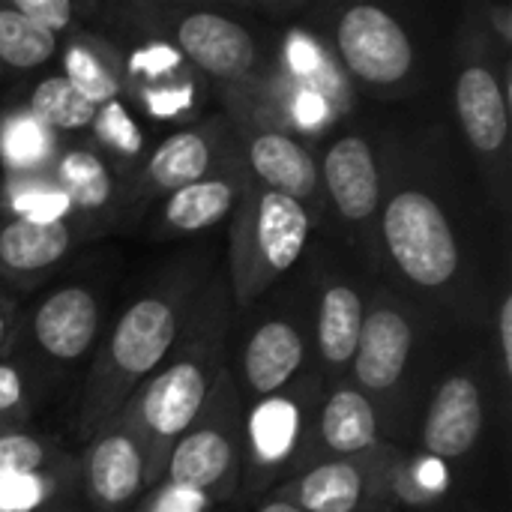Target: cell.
<instances>
[{
    "mask_svg": "<svg viewBox=\"0 0 512 512\" xmlns=\"http://www.w3.org/2000/svg\"><path fill=\"white\" fill-rule=\"evenodd\" d=\"M369 129L381 168V282L456 336H486L495 297L510 279V243L450 117L396 111Z\"/></svg>",
    "mask_w": 512,
    "mask_h": 512,
    "instance_id": "6da1fadb",
    "label": "cell"
},
{
    "mask_svg": "<svg viewBox=\"0 0 512 512\" xmlns=\"http://www.w3.org/2000/svg\"><path fill=\"white\" fill-rule=\"evenodd\" d=\"M213 267L207 249H186L165 261L105 327L87 375L69 402L66 426L78 441H87L117 417L132 393L168 360Z\"/></svg>",
    "mask_w": 512,
    "mask_h": 512,
    "instance_id": "7a4b0ae2",
    "label": "cell"
},
{
    "mask_svg": "<svg viewBox=\"0 0 512 512\" xmlns=\"http://www.w3.org/2000/svg\"><path fill=\"white\" fill-rule=\"evenodd\" d=\"M465 339L399 288L375 282L348 381L369 399L384 444L414 447L429 393Z\"/></svg>",
    "mask_w": 512,
    "mask_h": 512,
    "instance_id": "3957f363",
    "label": "cell"
},
{
    "mask_svg": "<svg viewBox=\"0 0 512 512\" xmlns=\"http://www.w3.org/2000/svg\"><path fill=\"white\" fill-rule=\"evenodd\" d=\"M234 315L237 309L231 300V285L225 267L219 264L204 282L168 360L132 393L120 411L144 444L150 489L162 480L171 447L189 429L216 378L231 363Z\"/></svg>",
    "mask_w": 512,
    "mask_h": 512,
    "instance_id": "277c9868",
    "label": "cell"
},
{
    "mask_svg": "<svg viewBox=\"0 0 512 512\" xmlns=\"http://www.w3.org/2000/svg\"><path fill=\"white\" fill-rule=\"evenodd\" d=\"M303 21L327 42L360 99L402 108L429 96L441 75L426 24L408 9L375 0L309 3Z\"/></svg>",
    "mask_w": 512,
    "mask_h": 512,
    "instance_id": "5b68a950",
    "label": "cell"
},
{
    "mask_svg": "<svg viewBox=\"0 0 512 512\" xmlns=\"http://www.w3.org/2000/svg\"><path fill=\"white\" fill-rule=\"evenodd\" d=\"M512 54L465 12L450 42V123L456 138L474 165L486 192L489 210L510 243L512 228V147H510V99L501 90L498 69Z\"/></svg>",
    "mask_w": 512,
    "mask_h": 512,
    "instance_id": "8992f818",
    "label": "cell"
},
{
    "mask_svg": "<svg viewBox=\"0 0 512 512\" xmlns=\"http://www.w3.org/2000/svg\"><path fill=\"white\" fill-rule=\"evenodd\" d=\"M507 405L510 393L501 384L486 336H471L456 348L429 393L414 447L465 477L483 459Z\"/></svg>",
    "mask_w": 512,
    "mask_h": 512,
    "instance_id": "52a82bcc",
    "label": "cell"
},
{
    "mask_svg": "<svg viewBox=\"0 0 512 512\" xmlns=\"http://www.w3.org/2000/svg\"><path fill=\"white\" fill-rule=\"evenodd\" d=\"M315 366L309 279L306 270L297 267L234 315L231 375L243 402H255L288 387Z\"/></svg>",
    "mask_w": 512,
    "mask_h": 512,
    "instance_id": "ba28073f",
    "label": "cell"
},
{
    "mask_svg": "<svg viewBox=\"0 0 512 512\" xmlns=\"http://www.w3.org/2000/svg\"><path fill=\"white\" fill-rule=\"evenodd\" d=\"M327 378L315 366L288 387L243 402L237 501L261 504L309 468Z\"/></svg>",
    "mask_w": 512,
    "mask_h": 512,
    "instance_id": "9c48e42d",
    "label": "cell"
},
{
    "mask_svg": "<svg viewBox=\"0 0 512 512\" xmlns=\"http://www.w3.org/2000/svg\"><path fill=\"white\" fill-rule=\"evenodd\" d=\"M312 234L315 225L297 201L246 174L243 192L228 219V249L222 264L234 309L243 312L291 276L300 267Z\"/></svg>",
    "mask_w": 512,
    "mask_h": 512,
    "instance_id": "30bf717a",
    "label": "cell"
},
{
    "mask_svg": "<svg viewBox=\"0 0 512 512\" xmlns=\"http://www.w3.org/2000/svg\"><path fill=\"white\" fill-rule=\"evenodd\" d=\"M114 12L126 18L117 24L171 42L216 90L249 84L264 63V30L252 27L237 6L135 0Z\"/></svg>",
    "mask_w": 512,
    "mask_h": 512,
    "instance_id": "8fae6325",
    "label": "cell"
},
{
    "mask_svg": "<svg viewBox=\"0 0 512 512\" xmlns=\"http://www.w3.org/2000/svg\"><path fill=\"white\" fill-rule=\"evenodd\" d=\"M318 177L324 198L321 237L348 249L375 279L378 270V213L381 168L369 123H345L318 144Z\"/></svg>",
    "mask_w": 512,
    "mask_h": 512,
    "instance_id": "7c38bea8",
    "label": "cell"
},
{
    "mask_svg": "<svg viewBox=\"0 0 512 512\" xmlns=\"http://www.w3.org/2000/svg\"><path fill=\"white\" fill-rule=\"evenodd\" d=\"M300 267L309 279L318 369L327 381L348 378L378 279L348 249L321 234H312Z\"/></svg>",
    "mask_w": 512,
    "mask_h": 512,
    "instance_id": "4fadbf2b",
    "label": "cell"
},
{
    "mask_svg": "<svg viewBox=\"0 0 512 512\" xmlns=\"http://www.w3.org/2000/svg\"><path fill=\"white\" fill-rule=\"evenodd\" d=\"M243 450V396L231 375V363L216 378L201 411L171 447L162 480L195 486L219 504L237 501Z\"/></svg>",
    "mask_w": 512,
    "mask_h": 512,
    "instance_id": "5bb4252c",
    "label": "cell"
},
{
    "mask_svg": "<svg viewBox=\"0 0 512 512\" xmlns=\"http://www.w3.org/2000/svg\"><path fill=\"white\" fill-rule=\"evenodd\" d=\"M216 96L240 144L246 171L261 186L297 201L309 213L315 234H321L324 198H321V177H318V153L300 138L279 129L270 117H264L240 87H219Z\"/></svg>",
    "mask_w": 512,
    "mask_h": 512,
    "instance_id": "9a60e30c",
    "label": "cell"
},
{
    "mask_svg": "<svg viewBox=\"0 0 512 512\" xmlns=\"http://www.w3.org/2000/svg\"><path fill=\"white\" fill-rule=\"evenodd\" d=\"M108 327V291L72 282L45 294L27 315L15 354L39 366L54 384L90 360Z\"/></svg>",
    "mask_w": 512,
    "mask_h": 512,
    "instance_id": "2e32d148",
    "label": "cell"
},
{
    "mask_svg": "<svg viewBox=\"0 0 512 512\" xmlns=\"http://www.w3.org/2000/svg\"><path fill=\"white\" fill-rule=\"evenodd\" d=\"M117 27L132 33V42L114 39L123 48V102L135 114L177 123V129L207 117L216 87L171 42L126 24Z\"/></svg>",
    "mask_w": 512,
    "mask_h": 512,
    "instance_id": "e0dca14e",
    "label": "cell"
},
{
    "mask_svg": "<svg viewBox=\"0 0 512 512\" xmlns=\"http://www.w3.org/2000/svg\"><path fill=\"white\" fill-rule=\"evenodd\" d=\"M234 153L237 138L225 114H207L165 135L123 189V231L138 228L162 198L210 177Z\"/></svg>",
    "mask_w": 512,
    "mask_h": 512,
    "instance_id": "ac0fdd59",
    "label": "cell"
},
{
    "mask_svg": "<svg viewBox=\"0 0 512 512\" xmlns=\"http://www.w3.org/2000/svg\"><path fill=\"white\" fill-rule=\"evenodd\" d=\"M75 459L78 495L90 512H129L150 489L144 444L123 414L90 435Z\"/></svg>",
    "mask_w": 512,
    "mask_h": 512,
    "instance_id": "d6986e66",
    "label": "cell"
},
{
    "mask_svg": "<svg viewBox=\"0 0 512 512\" xmlns=\"http://www.w3.org/2000/svg\"><path fill=\"white\" fill-rule=\"evenodd\" d=\"M111 231V225L78 213L60 222H24L0 216V282L30 291L45 282L75 246L99 240Z\"/></svg>",
    "mask_w": 512,
    "mask_h": 512,
    "instance_id": "ffe728a7",
    "label": "cell"
},
{
    "mask_svg": "<svg viewBox=\"0 0 512 512\" xmlns=\"http://www.w3.org/2000/svg\"><path fill=\"white\" fill-rule=\"evenodd\" d=\"M246 162L237 144V153L210 177L183 186L162 198L144 219L141 228L150 240L156 243H174V240H189L195 234H204L222 222L231 219L237 198L246 183Z\"/></svg>",
    "mask_w": 512,
    "mask_h": 512,
    "instance_id": "44dd1931",
    "label": "cell"
},
{
    "mask_svg": "<svg viewBox=\"0 0 512 512\" xmlns=\"http://www.w3.org/2000/svg\"><path fill=\"white\" fill-rule=\"evenodd\" d=\"M384 447L366 456L312 465L273 495L306 512H378V474Z\"/></svg>",
    "mask_w": 512,
    "mask_h": 512,
    "instance_id": "7402d4cb",
    "label": "cell"
},
{
    "mask_svg": "<svg viewBox=\"0 0 512 512\" xmlns=\"http://www.w3.org/2000/svg\"><path fill=\"white\" fill-rule=\"evenodd\" d=\"M462 477L417 447H384L378 474V512H438Z\"/></svg>",
    "mask_w": 512,
    "mask_h": 512,
    "instance_id": "603a6c76",
    "label": "cell"
},
{
    "mask_svg": "<svg viewBox=\"0 0 512 512\" xmlns=\"http://www.w3.org/2000/svg\"><path fill=\"white\" fill-rule=\"evenodd\" d=\"M378 447H384V438L378 432V417L369 399L348 378L327 381L309 468L330 459L366 456L375 453Z\"/></svg>",
    "mask_w": 512,
    "mask_h": 512,
    "instance_id": "cb8c5ba5",
    "label": "cell"
},
{
    "mask_svg": "<svg viewBox=\"0 0 512 512\" xmlns=\"http://www.w3.org/2000/svg\"><path fill=\"white\" fill-rule=\"evenodd\" d=\"M51 177L66 192L78 216L123 231V183L87 141L66 138Z\"/></svg>",
    "mask_w": 512,
    "mask_h": 512,
    "instance_id": "d4e9b609",
    "label": "cell"
},
{
    "mask_svg": "<svg viewBox=\"0 0 512 512\" xmlns=\"http://www.w3.org/2000/svg\"><path fill=\"white\" fill-rule=\"evenodd\" d=\"M60 75L90 102L123 99V48L99 30H72L57 48Z\"/></svg>",
    "mask_w": 512,
    "mask_h": 512,
    "instance_id": "484cf974",
    "label": "cell"
},
{
    "mask_svg": "<svg viewBox=\"0 0 512 512\" xmlns=\"http://www.w3.org/2000/svg\"><path fill=\"white\" fill-rule=\"evenodd\" d=\"M66 138L39 123L21 102L0 111V165L3 177H51Z\"/></svg>",
    "mask_w": 512,
    "mask_h": 512,
    "instance_id": "4316f807",
    "label": "cell"
},
{
    "mask_svg": "<svg viewBox=\"0 0 512 512\" xmlns=\"http://www.w3.org/2000/svg\"><path fill=\"white\" fill-rule=\"evenodd\" d=\"M87 144L108 162V168L117 174V180L126 183L132 180V174L141 168V162L147 159V153L153 150L138 114L123 102V99H111L102 102L93 114L90 129L84 132Z\"/></svg>",
    "mask_w": 512,
    "mask_h": 512,
    "instance_id": "83f0119b",
    "label": "cell"
},
{
    "mask_svg": "<svg viewBox=\"0 0 512 512\" xmlns=\"http://www.w3.org/2000/svg\"><path fill=\"white\" fill-rule=\"evenodd\" d=\"M78 492V459L69 456L42 471L0 477V512H42L63 507Z\"/></svg>",
    "mask_w": 512,
    "mask_h": 512,
    "instance_id": "f1b7e54d",
    "label": "cell"
},
{
    "mask_svg": "<svg viewBox=\"0 0 512 512\" xmlns=\"http://www.w3.org/2000/svg\"><path fill=\"white\" fill-rule=\"evenodd\" d=\"M21 105L39 120L45 123L51 132H57L60 138H75L84 135L93 123L96 114V102H90L78 87H72L60 72L39 78L27 96L21 99Z\"/></svg>",
    "mask_w": 512,
    "mask_h": 512,
    "instance_id": "f546056e",
    "label": "cell"
},
{
    "mask_svg": "<svg viewBox=\"0 0 512 512\" xmlns=\"http://www.w3.org/2000/svg\"><path fill=\"white\" fill-rule=\"evenodd\" d=\"M0 216L24 222H60L75 216V207L54 177H3Z\"/></svg>",
    "mask_w": 512,
    "mask_h": 512,
    "instance_id": "4dcf8cb0",
    "label": "cell"
},
{
    "mask_svg": "<svg viewBox=\"0 0 512 512\" xmlns=\"http://www.w3.org/2000/svg\"><path fill=\"white\" fill-rule=\"evenodd\" d=\"M54 390V381L21 354L0 357V420L12 426H27L39 411L42 399Z\"/></svg>",
    "mask_w": 512,
    "mask_h": 512,
    "instance_id": "1f68e13d",
    "label": "cell"
},
{
    "mask_svg": "<svg viewBox=\"0 0 512 512\" xmlns=\"http://www.w3.org/2000/svg\"><path fill=\"white\" fill-rule=\"evenodd\" d=\"M60 39L36 27L12 9L9 0L0 3V66L9 69H39L57 57Z\"/></svg>",
    "mask_w": 512,
    "mask_h": 512,
    "instance_id": "d6a6232c",
    "label": "cell"
},
{
    "mask_svg": "<svg viewBox=\"0 0 512 512\" xmlns=\"http://www.w3.org/2000/svg\"><path fill=\"white\" fill-rule=\"evenodd\" d=\"M69 456L72 453L60 444V438H51L45 432L27 429V426L0 432V477L42 471Z\"/></svg>",
    "mask_w": 512,
    "mask_h": 512,
    "instance_id": "836d02e7",
    "label": "cell"
},
{
    "mask_svg": "<svg viewBox=\"0 0 512 512\" xmlns=\"http://www.w3.org/2000/svg\"><path fill=\"white\" fill-rule=\"evenodd\" d=\"M18 15L33 21L36 27L48 30L51 36L63 39L72 30L84 27L87 15H96V3H75V0H9Z\"/></svg>",
    "mask_w": 512,
    "mask_h": 512,
    "instance_id": "e575fe53",
    "label": "cell"
},
{
    "mask_svg": "<svg viewBox=\"0 0 512 512\" xmlns=\"http://www.w3.org/2000/svg\"><path fill=\"white\" fill-rule=\"evenodd\" d=\"M219 501L195 486L159 480L144 498L132 507V512H216Z\"/></svg>",
    "mask_w": 512,
    "mask_h": 512,
    "instance_id": "d590c367",
    "label": "cell"
},
{
    "mask_svg": "<svg viewBox=\"0 0 512 512\" xmlns=\"http://www.w3.org/2000/svg\"><path fill=\"white\" fill-rule=\"evenodd\" d=\"M486 342L492 348L498 375L504 390L510 393L512 387V288L510 279L501 285L495 306H492V318H489V330H486Z\"/></svg>",
    "mask_w": 512,
    "mask_h": 512,
    "instance_id": "8d00e7d4",
    "label": "cell"
},
{
    "mask_svg": "<svg viewBox=\"0 0 512 512\" xmlns=\"http://www.w3.org/2000/svg\"><path fill=\"white\" fill-rule=\"evenodd\" d=\"M468 12L480 21V27L498 42L501 51L512 54V6L507 0L495 3H471Z\"/></svg>",
    "mask_w": 512,
    "mask_h": 512,
    "instance_id": "74e56055",
    "label": "cell"
},
{
    "mask_svg": "<svg viewBox=\"0 0 512 512\" xmlns=\"http://www.w3.org/2000/svg\"><path fill=\"white\" fill-rule=\"evenodd\" d=\"M21 315L24 312L6 294H0V357L15 351L18 333H21Z\"/></svg>",
    "mask_w": 512,
    "mask_h": 512,
    "instance_id": "f35d334b",
    "label": "cell"
},
{
    "mask_svg": "<svg viewBox=\"0 0 512 512\" xmlns=\"http://www.w3.org/2000/svg\"><path fill=\"white\" fill-rule=\"evenodd\" d=\"M255 512H306V510H300L297 504H291V501H285V498H279V495H270V498H264V501L255 507Z\"/></svg>",
    "mask_w": 512,
    "mask_h": 512,
    "instance_id": "ab89813d",
    "label": "cell"
},
{
    "mask_svg": "<svg viewBox=\"0 0 512 512\" xmlns=\"http://www.w3.org/2000/svg\"><path fill=\"white\" fill-rule=\"evenodd\" d=\"M42 512H78L72 504H63V507H51V510H42Z\"/></svg>",
    "mask_w": 512,
    "mask_h": 512,
    "instance_id": "60d3db41",
    "label": "cell"
},
{
    "mask_svg": "<svg viewBox=\"0 0 512 512\" xmlns=\"http://www.w3.org/2000/svg\"><path fill=\"white\" fill-rule=\"evenodd\" d=\"M453 512H483L480 507H474V504H468V507H459V510H453Z\"/></svg>",
    "mask_w": 512,
    "mask_h": 512,
    "instance_id": "b9f144b4",
    "label": "cell"
},
{
    "mask_svg": "<svg viewBox=\"0 0 512 512\" xmlns=\"http://www.w3.org/2000/svg\"><path fill=\"white\" fill-rule=\"evenodd\" d=\"M9 429H18V426H12V423H3V420H0V432H9Z\"/></svg>",
    "mask_w": 512,
    "mask_h": 512,
    "instance_id": "7bdbcfd3",
    "label": "cell"
}]
</instances>
